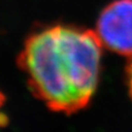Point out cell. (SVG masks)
<instances>
[{
  "mask_svg": "<svg viewBox=\"0 0 132 132\" xmlns=\"http://www.w3.org/2000/svg\"><path fill=\"white\" fill-rule=\"evenodd\" d=\"M129 64H128L127 67V82H128V88H129V92L132 98V56L129 57Z\"/></svg>",
  "mask_w": 132,
  "mask_h": 132,
  "instance_id": "3",
  "label": "cell"
},
{
  "mask_svg": "<svg viewBox=\"0 0 132 132\" xmlns=\"http://www.w3.org/2000/svg\"><path fill=\"white\" fill-rule=\"evenodd\" d=\"M97 38L102 47L128 57L132 56V0L110 2L97 20Z\"/></svg>",
  "mask_w": 132,
  "mask_h": 132,
  "instance_id": "2",
  "label": "cell"
},
{
  "mask_svg": "<svg viewBox=\"0 0 132 132\" xmlns=\"http://www.w3.org/2000/svg\"><path fill=\"white\" fill-rule=\"evenodd\" d=\"M3 104H5V96H3V95L1 94V92H0V127L7 125V121H8V119L5 116V113L2 112Z\"/></svg>",
  "mask_w": 132,
  "mask_h": 132,
  "instance_id": "4",
  "label": "cell"
},
{
  "mask_svg": "<svg viewBox=\"0 0 132 132\" xmlns=\"http://www.w3.org/2000/svg\"><path fill=\"white\" fill-rule=\"evenodd\" d=\"M101 53L95 31L56 24L29 36L18 64L36 98L54 111L73 113L96 93Z\"/></svg>",
  "mask_w": 132,
  "mask_h": 132,
  "instance_id": "1",
  "label": "cell"
}]
</instances>
